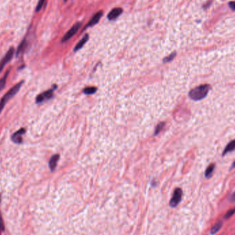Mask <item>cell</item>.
<instances>
[{"mask_svg": "<svg viewBox=\"0 0 235 235\" xmlns=\"http://www.w3.org/2000/svg\"><path fill=\"white\" fill-rule=\"evenodd\" d=\"M211 90V86L208 84H204L197 86L192 89L188 93L189 97L195 101H199L205 99Z\"/></svg>", "mask_w": 235, "mask_h": 235, "instance_id": "6da1fadb", "label": "cell"}, {"mask_svg": "<svg viewBox=\"0 0 235 235\" xmlns=\"http://www.w3.org/2000/svg\"><path fill=\"white\" fill-rule=\"evenodd\" d=\"M23 83H24V81H21L19 82V83L16 84L15 86H13L12 88L10 89V90H8V92L4 96L3 98H2L1 100H0V113H1L2 109H4V107L6 104V102H7L11 98L14 96L18 92H19V89L21 88Z\"/></svg>", "mask_w": 235, "mask_h": 235, "instance_id": "7a4b0ae2", "label": "cell"}, {"mask_svg": "<svg viewBox=\"0 0 235 235\" xmlns=\"http://www.w3.org/2000/svg\"><path fill=\"white\" fill-rule=\"evenodd\" d=\"M182 194H183V192H182V190L181 188H177L175 189L174 191V193H173V197L170 201L171 207L175 208L179 204L182 200Z\"/></svg>", "mask_w": 235, "mask_h": 235, "instance_id": "3957f363", "label": "cell"}, {"mask_svg": "<svg viewBox=\"0 0 235 235\" xmlns=\"http://www.w3.org/2000/svg\"><path fill=\"white\" fill-rule=\"evenodd\" d=\"M82 24L80 22H77L75 24L74 26H73L71 28H70L69 30L67 32V33L65 34V35L63 36V37L62 38V43H64L66 42L67 41L70 40V39H71L73 36L75 35L76 34L77 32L79 30V28H81Z\"/></svg>", "mask_w": 235, "mask_h": 235, "instance_id": "277c9868", "label": "cell"}, {"mask_svg": "<svg viewBox=\"0 0 235 235\" xmlns=\"http://www.w3.org/2000/svg\"><path fill=\"white\" fill-rule=\"evenodd\" d=\"M14 53H15V48L13 47H10V48L8 50V51L6 52L5 56L3 57V59L0 61V72L3 70L4 67H5V65L13 59Z\"/></svg>", "mask_w": 235, "mask_h": 235, "instance_id": "5b68a950", "label": "cell"}, {"mask_svg": "<svg viewBox=\"0 0 235 235\" xmlns=\"http://www.w3.org/2000/svg\"><path fill=\"white\" fill-rule=\"evenodd\" d=\"M56 87V86H54V88L50 89V90L45 91V92H43L41 94L38 95L37 97L36 98V103H40V102H42L45 100L50 99L53 96V93L54 91V89Z\"/></svg>", "mask_w": 235, "mask_h": 235, "instance_id": "8992f818", "label": "cell"}, {"mask_svg": "<svg viewBox=\"0 0 235 235\" xmlns=\"http://www.w3.org/2000/svg\"><path fill=\"white\" fill-rule=\"evenodd\" d=\"M123 13V9L121 8H115L111 10L107 15V18L110 21H112L119 17L120 15H122Z\"/></svg>", "mask_w": 235, "mask_h": 235, "instance_id": "52a82bcc", "label": "cell"}, {"mask_svg": "<svg viewBox=\"0 0 235 235\" xmlns=\"http://www.w3.org/2000/svg\"><path fill=\"white\" fill-rule=\"evenodd\" d=\"M102 15H103V12L101 10L99 11V12H97L96 14L93 15L92 19L90 20V21H89L87 25V27H92L95 26L96 24H97L100 21V18L102 17Z\"/></svg>", "mask_w": 235, "mask_h": 235, "instance_id": "ba28073f", "label": "cell"}, {"mask_svg": "<svg viewBox=\"0 0 235 235\" xmlns=\"http://www.w3.org/2000/svg\"><path fill=\"white\" fill-rule=\"evenodd\" d=\"M25 133H26V129L24 128L20 129L13 134L12 137H11V139H12V140L15 143H18V144L21 143L22 142L21 136L24 135Z\"/></svg>", "mask_w": 235, "mask_h": 235, "instance_id": "9c48e42d", "label": "cell"}, {"mask_svg": "<svg viewBox=\"0 0 235 235\" xmlns=\"http://www.w3.org/2000/svg\"><path fill=\"white\" fill-rule=\"evenodd\" d=\"M59 159V154L54 155V156H52L51 158H50V161H49V167L50 168V170H51V171H53L56 168V165H57V162H58Z\"/></svg>", "mask_w": 235, "mask_h": 235, "instance_id": "30bf717a", "label": "cell"}, {"mask_svg": "<svg viewBox=\"0 0 235 235\" xmlns=\"http://www.w3.org/2000/svg\"><path fill=\"white\" fill-rule=\"evenodd\" d=\"M234 150H235V139L233 140L230 141V142L228 144L224 150H223L222 156H224L225 155H226L227 153H228L232 152Z\"/></svg>", "mask_w": 235, "mask_h": 235, "instance_id": "8fae6325", "label": "cell"}, {"mask_svg": "<svg viewBox=\"0 0 235 235\" xmlns=\"http://www.w3.org/2000/svg\"><path fill=\"white\" fill-rule=\"evenodd\" d=\"M88 39H89V35H87H87H85V36H84L83 37V39H82L80 41V42L78 43H77L76 45L74 47V51L76 52V51H78V50H79L80 49H81L82 47H83V45L85 44V43H87V42Z\"/></svg>", "mask_w": 235, "mask_h": 235, "instance_id": "7c38bea8", "label": "cell"}, {"mask_svg": "<svg viewBox=\"0 0 235 235\" xmlns=\"http://www.w3.org/2000/svg\"><path fill=\"white\" fill-rule=\"evenodd\" d=\"M223 226V222L221 221H219L216 223H214L213 226L212 227L211 230V234L212 235H214L217 233V232L221 230V228Z\"/></svg>", "mask_w": 235, "mask_h": 235, "instance_id": "4fadbf2b", "label": "cell"}, {"mask_svg": "<svg viewBox=\"0 0 235 235\" xmlns=\"http://www.w3.org/2000/svg\"><path fill=\"white\" fill-rule=\"evenodd\" d=\"M214 168H215V164H211L210 165L208 166L206 171H205V176L207 178H210V177H212V175L213 174V172L214 171Z\"/></svg>", "mask_w": 235, "mask_h": 235, "instance_id": "5bb4252c", "label": "cell"}, {"mask_svg": "<svg viewBox=\"0 0 235 235\" xmlns=\"http://www.w3.org/2000/svg\"><path fill=\"white\" fill-rule=\"evenodd\" d=\"M97 88L95 87H88L83 90V93H85L86 95H91L93 94L96 92Z\"/></svg>", "mask_w": 235, "mask_h": 235, "instance_id": "9a60e30c", "label": "cell"}, {"mask_svg": "<svg viewBox=\"0 0 235 235\" xmlns=\"http://www.w3.org/2000/svg\"><path fill=\"white\" fill-rule=\"evenodd\" d=\"M9 70H8L7 72L5 73V74L4 75V76L2 77L0 80V91L2 90V89H3L4 87H5L6 85V79H7V77L8 76V74H9Z\"/></svg>", "mask_w": 235, "mask_h": 235, "instance_id": "2e32d148", "label": "cell"}, {"mask_svg": "<svg viewBox=\"0 0 235 235\" xmlns=\"http://www.w3.org/2000/svg\"><path fill=\"white\" fill-rule=\"evenodd\" d=\"M26 39H24L21 42V43H20V45L18 47V48L17 50V56L19 55V54L23 52V50L25 49V47L26 46Z\"/></svg>", "mask_w": 235, "mask_h": 235, "instance_id": "e0dca14e", "label": "cell"}, {"mask_svg": "<svg viewBox=\"0 0 235 235\" xmlns=\"http://www.w3.org/2000/svg\"><path fill=\"white\" fill-rule=\"evenodd\" d=\"M164 125H165V124H164V122H160V123H159V124L157 125L156 130H155V132H154V135L155 136L157 135V134H158L159 132H160L162 130V129L164 128Z\"/></svg>", "mask_w": 235, "mask_h": 235, "instance_id": "ac0fdd59", "label": "cell"}, {"mask_svg": "<svg viewBox=\"0 0 235 235\" xmlns=\"http://www.w3.org/2000/svg\"><path fill=\"white\" fill-rule=\"evenodd\" d=\"M175 56H176V52H173V53L171 54L169 56L165 57V58L163 60V62L165 63H168V62H171V61H173V59L175 58Z\"/></svg>", "mask_w": 235, "mask_h": 235, "instance_id": "d6986e66", "label": "cell"}, {"mask_svg": "<svg viewBox=\"0 0 235 235\" xmlns=\"http://www.w3.org/2000/svg\"><path fill=\"white\" fill-rule=\"evenodd\" d=\"M235 213V208L234 209H230L226 213H225V216H224V218L225 219H229L231 217L234 215V214Z\"/></svg>", "mask_w": 235, "mask_h": 235, "instance_id": "ffe728a7", "label": "cell"}, {"mask_svg": "<svg viewBox=\"0 0 235 235\" xmlns=\"http://www.w3.org/2000/svg\"><path fill=\"white\" fill-rule=\"evenodd\" d=\"M45 0H39V1L38 4H37V6H36V12H39V11L42 8L43 6V4L45 3Z\"/></svg>", "mask_w": 235, "mask_h": 235, "instance_id": "44dd1931", "label": "cell"}, {"mask_svg": "<svg viewBox=\"0 0 235 235\" xmlns=\"http://www.w3.org/2000/svg\"><path fill=\"white\" fill-rule=\"evenodd\" d=\"M0 230L2 232L4 230V224L3 219H2V216L1 214V212H0Z\"/></svg>", "mask_w": 235, "mask_h": 235, "instance_id": "7402d4cb", "label": "cell"}, {"mask_svg": "<svg viewBox=\"0 0 235 235\" xmlns=\"http://www.w3.org/2000/svg\"><path fill=\"white\" fill-rule=\"evenodd\" d=\"M229 6H230V8L232 9V10L235 11V1H230L229 3Z\"/></svg>", "mask_w": 235, "mask_h": 235, "instance_id": "603a6c76", "label": "cell"}, {"mask_svg": "<svg viewBox=\"0 0 235 235\" xmlns=\"http://www.w3.org/2000/svg\"><path fill=\"white\" fill-rule=\"evenodd\" d=\"M230 201L232 203H235V192H234V193L231 195Z\"/></svg>", "mask_w": 235, "mask_h": 235, "instance_id": "cb8c5ba5", "label": "cell"}, {"mask_svg": "<svg viewBox=\"0 0 235 235\" xmlns=\"http://www.w3.org/2000/svg\"><path fill=\"white\" fill-rule=\"evenodd\" d=\"M235 168V161L234 162H233V164H232V168H231V169H232V168Z\"/></svg>", "mask_w": 235, "mask_h": 235, "instance_id": "d4e9b609", "label": "cell"}, {"mask_svg": "<svg viewBox=\"0 0 235 235\" xmlns=\"http://www.w3.org/2000/svg\"><path fill=\"white\" fill-rule=\"evenodd\" d=\"M0 200H1V197H0Z\"/></svg>", "mask_w": 235, "mask_h": 235, "instance_id": "484cf974", "label": "cell"}, {"mask_svg": "<svg viewBox=\"0 0 235 235\" xmlns=\"http://www.w3.org/2000/svg\"><path fill=\"white\" fill-rule=\"evenodd\" d=\"M65 1H67V0H65Z\"/></svg>", "mask_w": 235, "mask_h": 235, "instance_id": "4316f807", "label": "cell"}]
</instances>
